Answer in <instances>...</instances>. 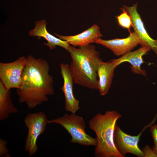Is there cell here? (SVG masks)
<instances>
[{
  "instance_id": "1",
  "label": "cell",
  "mask_w": 157,
  "mask_h": 157,
  "mask_svg": "<svg viewBox=\"0 0 157 157\" xmlns=\"http://www.w3.org/2000/svg\"><path fill=\"white\" fill-rule=\"evenodd\" d=\"M22 75L20 87L17 94L20 103H25L33 109L49 100L48 95L54 94L53 78L49 73L47 62L41 58L29 55Z\"/></svg>"
},
{
  "instance_id": "2",
  "label": "cell",
  "mask_w": 157,
  "mask_h": 157,
  "mask_svg": "<svg viewBox=\"0 0 157 157\" xmlns=\"http://www.w3.org/2000/svg\"><path fill=\"white\" fill-rule=\"evenodd\" d=\"M68 51L72 59L69 68L74 83L90 89H98L97 70L102 60L95 46L89 44L77 48L70 46Z\"/></svg>"
},
{
  "instance_id": "3",
  "label": "cell",
  "mask_w": 157,
  "mask_h": 157,
  "mask_svg": "<svg viewBox=\"0 0 157 157\" xmlns=\"http://www.w3.org/2000/svg\"><path fill=\"white\" fill-rule=\"evenodd\" d=\"M122 117L115 110L98 113L90 119L89 126L95 133L97 144L94 150L96 157H123L116 149L113 134L117 120Z\"/></svg>"
},
{
  "instance_id": "4",
  "label": "cell",
  "mask_w": 157,
  "mask_h": 157,
  "mask_svg": "<svg viewBox=\"0 0 157 157\" xmlns=\"http://www.w3.org/2000/svg\"><path fill=\"white\" fill-rule=\"evenodd\" d=\"M58 124L63 127L71 137V143H76L84 146H93L97 144L96 138L91 137L85 132L86 125L82 117L75 113L70 115L65 113L60 117L49 120L48 124Z\"/></svg>"
},
{
  "instance_id": "5",
  "label": "cell",
  "mask_w": 157,
  "mask_h": 157,
  "mask_svg": "<svg viewBox=\"0 0 157 157\" xmlns=\"http://www.w3.org/2000/svg\"><path fill=\"white\" fill-rule=\"evenodd\" d=\"M48 120L43 112L29 113L25 117L24 122L28 129V133L24 150L28 153L29 156L34 155L38 149L37 139L46 130Z\"/></svg>"
},
{
  "instance_id": "6",
  "label": "cell",
  "mask_w": 157,
  "mask_h": 157,
  "mask_svg": "<svg viewBox=\"0 0 157 157\" xmlns=\"http://www.w3.org/2000/svg\"><path fill=\"white\" fill-rule=\"evenodd\" d=\"M26 57L22 56L9 63H0V78L6 89H18L22 83V75L26 65Z\"/></svg>"
},
{
  "instance_id": "7",
  "label": "cell",
  "mask_w": 157,
  "mask_h": 157,
  "mask_svg": "<svg viewBox=\"0 0 157 157\" xmlns=\"http://www.w3.org/2000/svg\"><path fill=\"white\" fill-rule=\"evenodd\" d=\"M149 124L146 126L137 135L132 136L123 131L116 124L113 134V142L115 146L123 157L130 153L138 157H144L143 153L138 146L140 137L143 131Z\"/></svg>"
},
{
  "instance_id": "8",
  "label": "cell",
  "mask_w": 157,
  "mask_h": 157,
  "mask_svg": "<svg viewBox=\"0 0 157 157\" xmlns=\"http://www.w3.org/2000/svg\"><path fill=\"white\" fill-rule=\"evenodd\" d=\"M138 3L131 7L124 5L120 8L125 11L130 16L134 31L139 37L142 47H148L153 50L157 56V40L152 38L146 31L141 17L137 10Z\"/></svg>"
},
{
  "instance_id": "9",
  "label": "cell",
  "mask_w": 157,
  "mask_h": 157,
  "mask_svg": "<svg viewBox=\"0 0 157 157\" xmlns=\"http://www.w3.org/2000/svg\"><path fill=\"white\" fill-rule=\"evenodd\" d=\"M95 42L110 49L115 56H119L131 51L140 44V40L134 31L130 32L129 36L126 38L108 40L100 38L97 40Z\"/></svg>"
},
{
  "instance_id": "10",
  "label": "cell",
  "mask_w": 157,
  "mask_h": 157,
  "mask_svg": "<svg viewBox=\"0 0 157 157\" xmlns=\"http://www.w3.org/2000/svg\"><path fill=\"white\" fill-rule=\"evenodd\" d=\"M61 73L63 79V85L61 88L64 95L65 110L75 113L80 108L79 101L75 97L73 92V78L67 64H60Z\"/></svg>"
},
{
  "instance_id": "11",
  "label": "cell",
  "mask_w": 157,
  "mask_h": 157,
  "mask_svg": "<svg viewBox=\"0 0 157 157\" xmlns=\"http://www.w3.org/2000/svg\"><path fill=\"white\" fill-rule=\"evenodd\" d=\"M60 39L67 41L74 47L81 46L89 44L94 42L102 36L99 27L97 25H93L90 28L78 34L73 36H64L55 33Z\"/></svg>"
},
{
  "instance_id": "12",
  "label": "cell",
  "mask_w": 157,
  "mask_h": 157,
  "mask_svg": "<svg viewBox=\"0 0 157 157\" xmlns=\"http://www.w3.org/2000/svg\"><path fill=\"white\" fill-rule=\"evenodd\" d=\"M151 49L147 47H142L135 51L125 53L119 58L111 60L117 66L123 63L129 62L131 65V69L132 72L145 76L146 75L145 71L140 68L141 65L144 63L142 56Z\"/></svg>"
},
{
  "instance_id": "13",
  "label": "cell",
  "mask_w": 157,
  "mask_h": 157,
  "mask_svg": "<svg viewBox=\"0 0 157 157\" xmlns=\"http://www.w3.org/2000/svg\"><path fill=\"white\" fill-rule=\"evenodd\" d=\"M117 67L115 63L111 60L110 62L101 61L97 70L98 88L100 95L106 94L110 88L114 76V71Z\"/></svg>"
},
{
  "instance_id": "14",
  "label": "cell",
  "mask_w": 157,
  "mask_h": 157,
  "mask_svg": "<svg viewBox=\"0 0 157 157\" xmlns=\"http://www.w3.org/2000/svg\"><path fill=\"white\" fill-rule=\"evenodd\" d=\"M46 22L45 20H42L35 22L34 28L29 33L30 36H37L40 39L43 38L47 42L44 44L48 46L51 50L56 47L57 46L62 47L67 51L70 44L66 41L62 40L52 35L49 33L46 29Z\"/></svg>"
},
{
  "instance_id": "15",
  "label": "cell",
  "mask_w": 157,
  "mask_h": 157,
  "mask_svg": "<svg viewBox=\"0 0 157 157\" xmlns=\"http://www.w3.org/2000/svg\"><path fill=\"white\" fill-rule=\"evenodd\" d=\"M18 112L11 99L10 90L7 89L0 81V120H4L8 118L10 114Z\"/></svg>"
},
{
  "instance_id": "16",
  "label": "cell",
  "mask_w": 157,
  "mask_h": 157,
  "mask_svg": "<svg viewBox=\"0 0 157 157\" xmlns=\"http://www.w3.org/2000/svg\"><path fill=\"white\" fill-rule=\"evenodd\" d=\"M122 10V12L116 17L118 24L120 26L130 31V28L132 25L131 17L125 11Z\"/></svg>"
},
{
  "instance_id": "17",
  "label": "cell",
  "mask_w": 157,
  "mask_h": 157,
  "mask_svg": "<svg viewBox=\"0 0 157 157\" xmlns=\"http://www.w3.org/2000/svg\"><path fill=\"white\" fill-rule=\"evenodd\" d=\"M7 142L4 140L0 139V156L2 157H10L8 149L7 147Z\"/></svg>"
},
{
  "instance_id": "18",
  "label": "cell",
  "mask_w": 157,
  "mask_h": 157,
  "mask_svg": "<svg viewBox=\"0 0 157 157\" xmlns=\"http://www.w3.org/2000/svg\"><path fill=\"white\" fill-rule=\"evenodd\" d=\"M141 150L143 153L144 157H157L152 148L148 145L145 146Z\"/></svg>"
},
{
  "instance_id": "19",
  "label": "cell",
  "mask_w": 157,
  "mask_h": 157,
  "mask_svg": "<svg viewBox=\"0 0 157 157\" xmlns=\"http://www.w3.org/2000/svg\"><path fill=\"white\" fill-rule=\"evenodd\" d=\"M150 131L151 134L154 144H157V124L150 126Z\"/></svg>"
},
{
  "instance_id": "20",
  "label": "cell",
  "mask_w": 157,
  "mask_h": 157,
  "mask_svg": "<svg viewBox=\"0 0 157 157\" xmlns=\"http://www.w3.org/2000/svg\"><path fill=\"white\" fill-rule=\"evenodd\" d=\"M152 149L155 153L157 156V144H154Z\"/></svg>"
},
{
  "instance_id": "21",
  "label": "cell",
  "mask_w": 157,
  "mask_h": 157,
  "mask_svg": "<svg viewBox=\"0 0 157 157\" xmlns=\"http://www.w3.org/2000/svg\"></svg>"
}]
</instances>
